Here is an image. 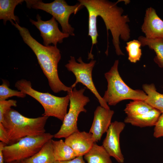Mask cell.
<instances>
[{"label": "cell", "mask_w": 163, "mask_h": 163, "mask_svg": "<svg viewBox=\"0 0 163 163\" xmlns=\"http://www.w3.org/2000/svg\"><path fill=\"white\" fill-rule=\"evenodd\" d=\"M79 7H85L88 14V36L92 41L91 49L97 43L98 36L97 29V18L100 16L103 19L106 27L107 35V47L106 53H108V31L112 36V42L117 55H124L120 46L119 38L125 41L130 38V30L127 23L130 21L127 15H123V9L117 5V2L106 0H78Z\"/></svg>", "instance_id": "cell-1"}, {"label": "cell", "mask_w": 163, "mask_h": 163, "mask_svg": "<svg viewBox=\"0 0 163 163\" xmlns=\"http://www.w3.org/2000/svg\"><path fill=\"white\" fill-rule=\"evenodd\" d=\"M11 23L18 30L24 42L35 54L52 90L56 93L61 91L70 92L72 89L71 87L64 85L59 77L58 65L61 55L57 46L43 45L31 36L27 28L20 26L17 22L12 21Z\"/></svg>", "instance_id": "cell-2"}, {"label": "cell", "mask_w": 163, "mask_h": 163, "mask_svg": "<svg viewBox=\"0 0 163 163\" xmlns=\"http://www.w3.org/2000/svg\"><path fill=\"white\" fill-rule=\"evenodd\" d=\"M48 117L42 116L28 118L10 109L5 114L2 123L8 135V145L15 143L27 136H39L45 133V127Z\"/></svg>", "instance_id": "cell-3"}, {"label": "cell", "mask_w": 163, "mask_h": 163, "mask_svg": "<svg viewBox=\"0 0 163 163\" xmlns=\"http://www.w3.org/2000/svg\"><path fill=\"white\" fill-rule=\"evenodd\" d=\"M119 62L116 60L110 70L104 74L107 86L103 97L104 100L110 106H115L126 100L145 101L147 95L143 91L133 89L123 80L118 71Z\"/></svg>", "instance_id": "cell-4"}, {"label": "cell", "mask_w": 163, "mask_h": 163, "mask_svg": "<svg viewBox=\"0 0 163 163\" xmlns=\"http://www.w3.org/2000/svg\"><path fill=\"white\" fill-rule=\"evenodd\" d=\"M15 87L18 90L32 97L41 104L44 109L42 116L55 117L63 122L67 113L70 101L68 94L64 97H59L48 93L39 92L32 88L30 81L23 79L16 82Z\"/></svg>", "instance_id": "cell-5"}, {"label": "cell", "mask_w": 163, "mask_h": 163, "mask_svg": "<svg viewBox=\"0 0 163 163\" xmlns=\"http://www.w3.org/2000/svg\"><path fill=\"white\" fill-rule=\"evenodd\" d=\"M53 137V135L45 133L39 136H27L15 143L5 145L3 149L5 163L20 162L32 157Z\"/></svg>", "instance_id": "cell-6"}, {"label": "cell", "mask_w": 163, "mask_h": 163, "mask_svg": "<svg viewBox=\"0 0 163 163\" xmlns=\"http://www.w3.org/2000/svg\"><path fill=\"white\" fill-rule=\"evenodd\" d=\"M25 1L28 8L41 10L50 14L60 24L63 32L75 36L74 29L69 24V19L72 14H75L82 8L79 7V3L69 5L64 0H55L50 3H44L40 0Z\"/></svg>", "instance_id": "cell-7"}, {"label": "cell", "mask_w": 163, "mask_h": 163, "mask_svg": "<svg viewBox=\"0 0 163 163\" xmlns=\"http://www.w3.org/2000/svg\"><path fill=\"white\" fill-rule=\"evenodd\" d=\"M85 91L84 88L78 90L75 87L67 92L70 100L69 110L65 117L60 129L53 135V137L66 138L79 131L77 123L78 116L81 112H87L85 106L90 101L89 97L84 95Z\"/></svg>", "instance_id": "cell-8"}, {"label": "cell", "mask_w": 163, "mask_h": 163, "mask_svg": "<svg viewBox=\"0 0 163 163\" xmlns=\"http://www.w3.org/2000/svg\"><path fill=\"white\" fill-rule=\"evenodd\" d=\"M78 62L75 61L74 56H71L70 59L65 66L69 71L72 72L76 78L75 82L71 86L72 89L78 83H81L89 89L96 97L102 107L110 109L107 103L99 94L93 83L92 72L96 61L91 60L88 63L84 62L82 57L77 59Z\"/></svg>", "instance_id": "cell-9"}, {"label": "cell", "mask_w": 163, "mask_h": 163, "mask_svg": "<svg viewBox=\"0 0 163 163\" xmlns=\"http://www.w3.org/2000/svg\"><path fill=\"white\" fill-rule=\"evenodd\" d=\"M36 18V21L31 19L30 21L39 30L43 40L44 45L47 46L53 44L54 46H57L58 43H62L64 39L69 37V34L60 31L58 23L53 17L49 20L43 21L41 20V16L37 14Z\"/></svg>", "instance_id": "cell-10"}, {"label": "cell", "mask_w": 163, "mask_h": 163, "mask_svg": "<svg viewBox=\"0 0 163 163\" xmlns=\"http://www.w3.org/2000/svg\"><path fill=\"white\" fill-rule=\"evenodd\" d=\"M125 126L124 122L117 121L112 122L102 142V145L110 156L119 163H123L124 161L120 148V138Z\"/></svg>", "instance_id": "cell-11"}, {"label": "cell", "mask_w": 163, "mask_h": 163, "mask_svg": "<svg viewBox=\"0 0 163 163\" xmlns=\"http://www.w3.org/2000/svg\"><path fill=\"white\" fill-rule=\"evenodd\" d=\"M113 110L98 106L94 112V119L89 132L94 142L99 141L103 134L106 133L111 123Z\"/></svg>", "instance_id": "cell-12"}, {"label": "cell", "mask_w": 163, "mask_h": 163, "mask_svg": "<svg viewBox=\"0 0 163 163\" xmlns=\"http://www.w3.org/2000/svg\"><path fill=\"white\" fill-rule=\"evenodd\" d=\"M141 29L147 38H163V21L152 8L146 9Z\"/></svg>", "instance_id": "cell-13"}, {"label": "cell", "mask_w": 163, "mask_h": 163, "mask_svg": "<svg viewBox=\"0 0 163 163\" xmlns=\"http://www.w3.org/2000/svg\"><path fill=\"white\" fill-rule=\"evenodd\" d=\"M65 142L73 150L77 157L83 156L95 143L91 133L79 131L65 138Z\"/></svg>", "instance_id": "cell-14"}, {"label": "cell", "mask_w": 163, "mask_h": 163, "mask_svg": "<svg viewBox=\"0 0 163 163\" xmlns=\"http://www.w3.org/2000/svg\"><path fill=\"white\" fill-rule=\"evenodd\" d=\"M161 113L157 110L153 108L149 112L139 116H127L124 122L141 128L154 126Z\"/></svg>", "instance_id": "cell-15"}, {"label": "cell", "mask_w": 163, "mask_h": 163, "mask_svg": "<svg viewBox=\"0 0 163 163\" xmlns=\"http://www.w3.org/2000/svg\"><path fill=\"white\" fill-rule=\"evenodd\" d=\"M46 142L41 149L32 157L19 163H53L55 161L52 139Z\"/></svg>", "instance_id": "cell-16"}, {"label": "cell", "mask_w": 163, "mask_h": 163, "mask_svg": "<svg viewBox=\"0 0 163 163\" xmlns=\"http://www.w3.org/2000/svg\"><path fill=\"white\" fill-rule=\"evenodd\" d=\"M142 88L147 95L144 101L153 108L163 113V94L157 91L153 83L144 84Z\"/></svg>", "instance_id": "cell-17"}, {"label": "cell", "mask_w": 163, "mask_h": 163, "mask_svg": "<svg viewBox=\"0 0 163 163\" xmlns=\"http://www.w3.org/2000/svg\"><path fill=\"white\" fill-rule=\"evenodd\" d=\"M52 143L56 161H67L77 157L72 148L62 140H54L52 139Z\"/></svg>", "instance_id": "cell-18"}, {"label": "cell", "mask_w": 163, "mask_h": 163, "mask_svg": "<svg viewBox=\"0 0 163 163\" xmlns=\"http://www.w3.org/2000/svg\"><path fill=\"white\" fill-rule=\"evenodd\" d=\"M84 156L87 163H113L111 156L103 146L95 142Z\"/></svg>", "instance_id": "cell-19"}, {"label": "cell", "mask_w": 163, "mask_h": 163, "mask_svg": "<svg viewBox=\"0 0 163 163\" xmlns=\"http://www.w3.org/2000/svg\"><path fill=\"white\" fill-rule=\"evenodd\" d=\"M23 0H0V19L3 20L5 25L6 22L14 21L18 24L19 20L18 17L14 14V10L16 6L24 2Z\"/></svg>", "instance_id": "cell-20"}, {"label": "cell", "mask_w": 163, "mask_h": 163, "mask_svg": "<svg viewBox=\"0 0 163 163\" xmlns=\"http://www.w3.org/2000/svg\"><path fill=\"white\" fill-rule=\"evenodd\" d=\"M138 39L141 46H147L154 50L156 54L154 61L159 67L163 68V38L149 39L140 36Z\"/></svg>", "instance_id": "cell-21"}, {"label": "cell", "mask_w": 163, "mask_h": 163, "mask_svg": "<svg viewBox=\"0 0 163 163\" xmlns=\"http://www.w3.org/2000/svg\"><path fill=\"white\" fill-rule=\"evenodd\" d=\"M153 108L144 101L133 100L127 104L124 111L128 116H136L146 113Z\"/></svg>", "instance_id": "cell-22"}, {"label": "cell", "mask_w": 163, "mask_h": 163, "mask_svg": "<svg viewBox=\"0 0 163 163\" xmlns=\"http://www.w3.org/2000/svg\"><path fill=\"white\" fill-rule=\"evenodd\" d=\"M141 44L138 40H134L127 42L126 46L128 55V60L131 62L136 63L140 60L142 53Z\"/></svg>", "instance_id": "cell-23"}, {"label": "cell", "mask_w": 163, "mask_h": 163, "mask_svg": "<svg viewBox=\"0 0 163 163\" xmlns=\"http://www.w3.org/2000/svg\"><path fill=\"white\" fill-rule=\"evenodd\" d=\"M2 83L0 85V101L6 100L8 98L13 96L24 98L26 94L22 92L12 90L9 88L8 81L2 79Z\"/></svg>", "instance_id": "cell-24"}, {"label": "cell", "mask_w": 163, "mask_h": 163, "mask_svg": "<svg viewBox=\"0 0 163 163\" xmlns=\"http://www.w3.org/2000/svg\"><path fill=\"white\" fill-rule=\"evenodd\" d=\"M17 101L14 100L0 101V123L3 121L4 116L12 107H16Z\"/></svg>", "instance_id": "cell-25"}, {"label": "cell", "mask_w": 163, "mask_h": 163, "mask_svg": "<svg viewBox=\"0 0 163 163\" xmlns=\"http://www.w3.org/2000/svg\"><path fill=\"white\" fill-rule=\"evenodd\" d=\"M154 126V137L155 138L163 137V113H161Z\"/></svg>", "instance_id": "cell-26"}, {"label": "cell", "mask_w": 163, "mask_h": 163, "mask_svg": "<svg viewBox=\"0 0 163 163\" xmlns=\"http://www.w3.org/2000/svg\"><path fill=\"white\" fill-rule=\"evenodd\" d=\"M0 140L6 145L9 143L8 133L2 123H0Z\"/></svg>", "instance_id": "cell-27"}, {"label": "cell", "mask_w": 163, "mask_h": 163, "mask_svg": "<svg viewBox=\"0 0 163 163\" xmlns=\"http://www.w3.org/2000/svg\"><path fill=\"white\" fill-rule=\"evenodd\" d=\"M59 162V163H85L83 159V156H77L70 160L60 161Z\"/></svg>", "instance_id": "cell-28"}, {"label": "cell", "mask_w": 163, "mask_h": 163, "mask_svg": "<svg viewBox=\"0 0 163 163\" xmlns=\"http://www.w3.org/2000/svg\"><path fill=\"white\" fill-rule=\"evenodd\" d=\"M6 145L4 143L0 142V163H5L4 157L3 152V149L4 147Z\"/></svg>", "instance_id": "cell-29"}, {"label": "cell", "mask_w": 163, "mask_h": 163, "mask_svg": "<svg viewBox=\"0 0 163 163\" xmlns=\"http://www.w3.org/2000/svg\"><path fill=\"white\" fill-rule=\"evenodd\" d=\"M19 163L17 162V161H12V162H9V163Z\"/></svg>", "instance_id": "cell-30"}, {"label": "cell", "mask_w": 163, "mask_h": 163, "mask_svg": "<svg viewBox=\"0 0 163 163\" xmlns=\"http://www.w3.org/2000/svg\"><path fill=\"white\" fill-rule=\"evenodd\" d=\"M53 163H59V161H56L54 162Z\"/></svg>", "instance_id": "cell-31"}, {"label": "cell", "mask_w": 163, "mask_h": 163, "mask_svg": "<svg viewBox=\"0 0 163 163\" xmlns=\"http://www.w3.org/2000/svg\"></svg>", "instance_id": "cell-32"}]
</instances>
